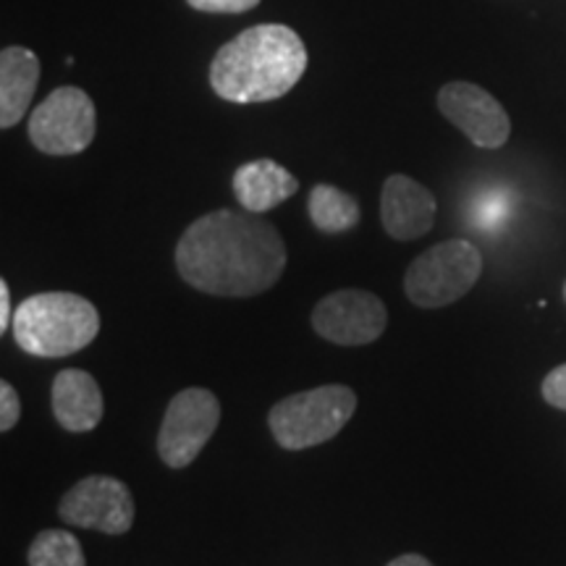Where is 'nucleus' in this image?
<instances>
[{
	"label": "nucleus",
	"mask_w": 566,
	"mask_h": 566,
	"mask_svg": "<svg viewBox=\"0 0 566 566\" xmlns=\"http://www.w3.org/2000/svg\"><path fill=\"white\" fill-rule=\"evenodd\" d=\"M179 275L197 292L247 300L275 286L286 268V244L258 212L212 210L176 244Z\"/></svg>",
	"instance_id": "nucleus-1"
},
{
	"label": "nucleus",
	"mask_w": 566,
	"mask_h": 566,
	"mask_svg": "<svg viewBox=\"0 0 566 566\" xmlns=\"http://www.w3.org/2000/svg\"><path fill=\"white\" fill-rule=\"evenodd\" d=\"M307 71V48L292 27L260 24L216 53L210 84L229 103H268L289 95Z\"/></svg>",
	"instance_id": "nucleus-2"
},
{
	"label": "nucleus",
	"mask_w": 566,
	"mask_h": 566,
	"mask_svg": "<svg viewBox=\"0 0 566 566\" xmlns=\"http://www.w3.org/2000/svg\"><path fill=\"white\" fill-rule=\"evenodd\" d=\"M13 338L19 349L40 359L82 352L101 334V313L80 294H34L13 310Z\"/></svg>",
	"instance_id": "nucleus-3"
},
{
	"label": "nucleus",
	"mask_w": 566,
	"mask_h": 566,
	"mask_svg": "<svg viewBox=\"0 0 566 566\" xmlns=\"http://www.w3.org/2000/svg\"><path fill=\"white\" fill-rule=\"evenodd\" d=\"M357 412V394L349 386L328 384L286 396L268 412L275 443L304 451L336 438Z\"/></svg>",
	"instance_id": "nucleus-4"
},
{
	"label": "nucleus",
	"mask_w": 566,
	"mask_h": 566,
	"mask_svg": "<svg viewBox=\"0 0 566 566\" xmlns=\"http://www.w3.org/2000/svg\"><path fill=\"white\" fill-rule=\"evenodd\" d=\"M483 273V254L467 239H449L422 252L407 268L405 292L415 307L438 310L472 292Z\"/></svg>",
	"instance_id": "nucleus-5"
},
{
	"label": "nucleus",
	"mask_w": 566,
	"mask_h": 566,
	"mask_svg": "<svg viewBox=\"0 0 566 566\" xmlns=\"http://www.w3.org/2000/svg\"><path fill=\"white\" fill-rule=\"evenodd\" d=\"M97 132L95 103L80 87H59L32 111L30 139L45 155H80Z\"/></svg>",
	"instance_id": "nucleus-6"
},
{
	"label": "nucleus",
	"mask_w": 566,
	"mask_h": 566,
	"mask_svg": "<svg viewBox=\"0 0 566 566\" xmlns=\"http://www.w3.org/2000/svg\"><path fill=\"white\" fill-rule=\"evenodd\" d=\"M221 424V401L208 388H184L171 399L158 433V454L166 467L184 470Z\"/></svg>",
	"instance_id": "nucleus-7"
},
{
	"label": "nucleus",
	"mask_w": 566,
	"mask_h": 566,
	"mask_svg": "<svg viewBox=\"0 0 566 566\" xmlns=\"http://www.w3.org/2000/svg\"><path fill=\"white\" fill-rule=\"evenodd\" d=\"M59 516L71 527L124 535L134 525V499L126 483L108 475L84 478L63 493Z\"/></svg>",
	"instance_id": "nucleus-8"
},
{
	"label": "nucleus",
	"mask_w": 566,
	"mask_h": 566,
	"mask_svg": "<svg viewBox=\"0 0 566 566\" xmlns=\"http://www.w3.org/2000/svg\"><path fill=\"white\" fill-rule=\"evenodd\" d=\"M388 325V310L380 296L363 289H344L323 296L313 310V328L325 342L365 346L378 342Z\"/></svg>",
	"instance_id": "nucleus-9"
},
{
	"label": "nucleus",
	"mask_w": 566,
	"mask_h": 566,
	"mask_svg": "<svg viewBox=\"0 0 566 566\" xmlns=\"http://www.w3.org/2000/svg\"><path fill=\"white\" fill-rule=\"evenodd\" d=\"M438 111L464 134L472 145L483 150L504 147L512 122H509L504 105L491 92L470 82H449L438 92Z\"/></svg>",
	"instance_id": "nucleus-10"
},
{
	"label": "nucleus",
	"mask_w": 566,
	"mask_h": 566,
	"mask_svg": "<svg viewBox=\"0 0 566 566\" xmlns=\"http://www.w3.org/2000/svg\"><path fill=\"white\" fill-rule=\"evenodd\" d=\"M380 223L388 237L399 242H415L424 237L436 223L433 192L405 174L388 176L380 195Z\"/></svg>",
	"instance_id": "nucleus-11"
},
{
	"label": "nucleus",
	"mask_w": 566,
	"mask_h": 566,
	"mask_svg": "<svg viewBox=\"0 0 566 566\" xmlns=\"http://www.w3.org/2000/svg\"><path fill=\"white\" fill-rule=\"evenodd\" d=\"M53 417L69 433H90L103 420V394L87 370L66 367L53 378Z\"/></svg>",
	"instance_id": "nucleus-12"
},
{
	"label": "nucleus",
	"mask_w": 566,
	"mask_h": 566,
	"mask_svg": "<svg viewBox=\"0 0 566 566\" xmlns=\"http://www.w3.org/2000/svg\"><path fill=\"white\" fill-rule=\"evenodd\" d=\"M296 189H300V181L286 168L268 158L244 163L233 174V195L242 210L258 212V216L286 202L289 197L296 195Z\"/></svg>",
	"instance_id": "nucleus-13"
},
{
	"label": "nucleus",
	"mask_w": 566,
	"mask_h": 566,
	"mask_svg": "<svg viewBox=\"0 0 566 566\" xmlns=\"http://www.w3.org/2000/svg\"><path fill=\"white\" fill-rule=\"evenodd\" d=\"M38 82V55L19 45L3 48V53H0V129H11L24 118Z\"/></svg>",
	"instance_id": "nucleus-14"
},
{
	"label": "nucleus",
	"mask_w": 566,
	"mask_h": 566,
	"mask_svg": "<svg viewBox=\"0 0 566 566\" xmlns=\"http://www.w3.org/2000/svg\"><path fill=\"white\" fill-rule=\"evenodd\" d=\"M307 210L310 221L323 233H344L359 223L357 200L342 192V189L331 187V184H317L313 192H310Z\"/></svg>",
	"instance_id": "nucleus-15"
},
{
	"label": "nucleus",
	"mask_w": 566,
	"mask_h": 566,
	"mask_svg": "<svg viewBox=\"0 0 566 566\" xmlns=\"http://www.w3.org/2000/svg\"><path fill=\"white\" fill-rule=\"evenodd\" d=\"M27 562L30 566H87L82 543L69 530H42L32 541Z\"/></svg>",
	"instance_id": "nucleus-16"
},
{
	"label": "nucleus",
	"mask_w": 566,
	"mask_h": 566,
	"mask_svg": "<svg viewBox=\"0 0 566 566\" xmlns=\"http://www.w3.org/2000/svg\"><path fill=\"white\" fill-rule=\"evenodd\" d=\"M19 417H21V401H19L17 388L3 380V384H0V430L9 433L11 428H17Z\"/></svg>",
	"instance_id": "nucleus-17"
},
{
	"label": "nucleus",
	"mask_w": 566,
	"mask_h": 566,
	"mask_svg": "<svg viewBox=\"0 0 566 566\" xmlns=\"http://www.w3.org/2000/svg\"><path fill=\"white\" fill-rule=\"evenodd\" d=\"M541 391H543V399H546L551 407L564 409L566 412V365L556 367V370H551L546 375Z\"/></svg>",
	"instance_id": "nucleus-18"
},
{
	"label": "nucleus",
	"mask_w": 566,
	"mask_h": 566,
	"mask_svg": "<svg viewBox=\"0 0 566 566\" xmlns=\"http://www.w3.org/2000/svg\"><path fill=\"white\" fill-rule=\"evenodd\" d=\"M187 3L205 13H244L254 9L260 0H187Z\"/></svg>",
	"instance_id": "nucleus-19"
},
{
	"label": "nucleus",
	"mask_w": 566,
	"mask_h": 566,
	"mask_svg": "<svg viewBox=\"0 0 566 566\" xmlns=\"http://www.w3.org/2000/svg\"><path fill=\"white\" fill-rule=\"evenodd\" d=\"M9 325H13L11 289H9V283L0 281V334H6V331H9Z\"/></svg>",
	"instance_id": "nucleus-20"
},
{
	"label": "nucleus",
	"mask_w": 566,
	"mask_h": 566,
	"mask_svg": "<svg viewBox=\"0 0 566 566\" xmlns=\"http://www.w3.org/2000/svg\"><path fill=\"white\" fill-rule=\"evenodd\" d=\"M386 566H433L428 562V558L420 556V554H405V556H396L391 564Z\"/></svg>",
	"instance_id": "nucleus-21"
},
{
	"label": "nucleus",
	"mask_w": 566,
	"mask_h": 566,
	"mask_svg": "<svg viewBox=\"0 0 566 566\" xmlns=\"http://www.w3.org/2000/svg\"><path fill=\"white\" fill-rule=\"evenodd\" d=\"M564 300H566V283H564Z\"/></svg>",
	"instance_id": "nucleus-22"
}]
</instances>
